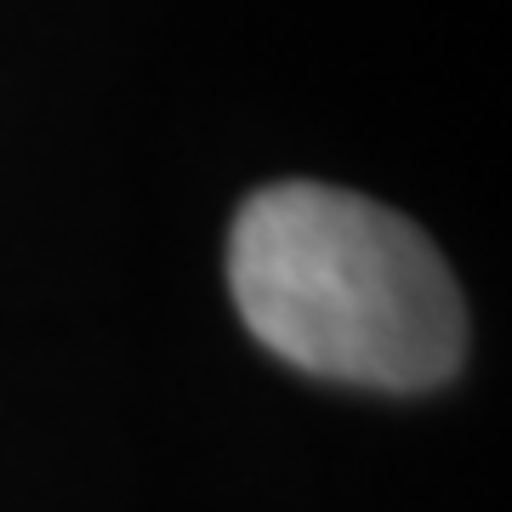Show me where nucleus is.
<instances>
[{
	"mask_svg": "<svg viewBox=\"0 0 512 512\" xmlns=\"http://www.w3.org/2000/svg\"><path fill=\"white\" fill-rule=\"evenodd\" d=\"M228 285L262 348L325 382L439 387L467 313L444 256L399 211L325 183H274L239 205Z\"/></svg>",
	"mask_w": 512,
	"mask_h": 512,
	"instance_id": "f257e3e1",
	"label": "nucleus"
}]
</instances>
